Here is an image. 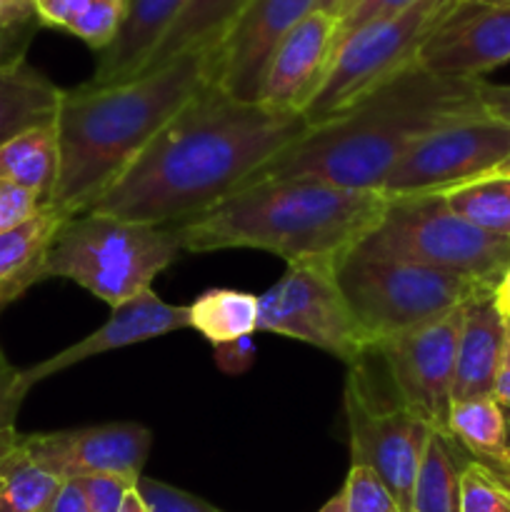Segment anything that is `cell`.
I'll return each instance as SVG.
<instances>
[{"instance_id":"4","label":"cell","mask_w":510,"mask_h":512,"mask_svg":"<svg viewBox=\"0 0 510 512\" xmlns=\"http://www.w3.org/2000/svg\"><path fill=\"white\" fill-rule=\"evenodd\" d=\"M380 190H350L313 178L258 180L205 213L173 225L185 253L253 248L285 263H340L383 218Z\"/></svg>"},{"instance_id":"26","label":"cell","mask_w":510,"mask_h":512,"mask_svg":"<svg viewBox=\"0 0 510 512\" xmlns=\"http://www.w3.org/2000/svg\"><path fill=\"white\" fill-rule=\"evenodd\" d=\"M260 298L248 290L210 288L188 305V328L210 345L253 338L258 333Z\"/></svg>"},{"instance_id":"33","label":"cell","mask_w":510,"mask_h":512,"mask_svg":"<svg viewBox=\"0 0 510 512\" xmlns=\"http://www.w3.org/2000/svg\"><path fill=\"white\" fill-rule=\"evenodd\" d=\"M415 3H420V0H360L348 15H343V18L338 20L333 55L353 33H358V30L368 28V25L373 23H380V20H388L393 18V15L405 13V10L413 8Z\"/></svg>"},{"instance_id":"15","label":"cell","mask_w":510,"mask_h":512,"mask_svg":"<svg viewBox=\"0 0 510 512\" xmlns=\"http://www.w3.org/2000/svg\"><path fill=\"white\" fill-rule=\"evenodd\" d=\"M415 60L440 78L483 80L510 60V3L463 0L430 33Z\"/></svg>"},{"instance_id":"20","label":"cell","mask_w":510,"mask_h":512,"mask_svg":"<svg viewBox=\"0 0 510 512\" xmlns=\"http://www.w3.org/2000/svg\"><path fill=\"white\" fill-rule=\"evenodd\" d=\"M65 215L45 205L38 215L0 235V310L45 280V260Z\"/></svg>"},{"instance_id":"48","label":"cell","mask_w":510,"mask_h":512,"mask_svg":"<svg viewBox=\"0 0 510 512\" xmlns=\"http://www.w3.org/2000/svg\"><path fill=\"white\" fill-rule=\"evenodd\" d=\"M490 175H503V178H510V158L505 160V163H500Z\"/></svg>"},{"instance_id":"24","label":"cell","mask_w":510,"mask_h":512,"mask_svg":"<svg viewBox=\"0 0 510 512\" xmlns=\"http://www.w3.org/2000/svg\"><path fill=\"white\" fill-rule=\"evenodd\" d=\"M445 433L468 458L478 460L485 468H503L510 463L505 413L495 398L460 400L450 405Z\"/></svg>"},{"instance_id":"12","label":"cell","mask_w":510,"mask_h":512,"mask_svg":"<svg viewBox=\"0 0 510 512\" xmlns=\"http://www.w3.org/2000/svg\"><path fill=\"white\" fill-rule=\"evenodd\" d=\"M463 308L375 345L398 398L428 420L435 433H445L453 405L455 358H458Z\"/></svg>"},{"instance_id":"51","label":"cell","mask_w":510,"mask_h":512,"mask_svg":"<svg viewBox=\"0 0 510 512\" xmlns=\"http://www.w3.org/2000/svg\"><path fill=\"white\" fill-rule=\"evenodd\" d=\"M498 475V478H503V480H510V473H495Z\"/></svg>"},{"instance_id":"8","label":"cell","mask_w":510,"mask_h":512,"mask_svg":"<svg viewBox=\"0 0 510 512\" xmlns=\"http://www.w3.org/2000/svg\"><path fill=\"white\" fill-rule=\"evenodd\" d=\"M343 405L350 465L373 470L400 512H410L415 480L435 428L398 398L373 348L348 365Z\"/></svg>"},{"instance_id":"5","label":"cell","mask_w":510,"mask_h":512,"mask_svg":"<svg viewBox=\"0 0 510 512\" xmlns=\"http://www.w3.org/2000/svg\"><path fill=\"white\" fill-rule=\"evenodd\" d=\"M183 253L173 225L80 213L60 225L45 260V278L73 280L115 308L150 290Z\"/></svg>"},{"instance_id":"1","label":"cell","mask_w":510,"mask_h":512,"mask_svg":"<svg viewBox=\"0 0 510 512\" xmlns=\"http://www.w3.org/2000/svg\"><path fill=\"white\" fill-rule=\"evenodd\" d=\"M308 130L298 110L243 103L210 85L190 100L88 213L178 225L230 198Z\"/></svg>"},{"instance_id":"35","label":"cell","mask_w":510,"mask_h":512,"mask_svg":"<svg viewBox=\"0 0 510 512\" xmlns=\"http://www.w3.org/2000/svg\"><path fill=\"white\" fill-rule=\"evenodd\" d=\"M25 395H28V388L23 385V370L10 365L3 348H0V438L18 433L15 418H18Z\"/></svg>"},{"instance_id":"10","label":"cell","mask_w":510,"mask_h":512,"mask_svg":"<svg viewBox=\"0 0 510 512\" xmlns=\"http://www.w3.org/2000/svg\"><path fill=\"white\" fill-rule=\"evenodd\" d=\"M338 263H290L260 298L258 333H275L330 353L345 365L370 350L335 275Z\"/></svg>"},{"instance_id":"21","label":"cell","mask_w":510,"mask_h":512,"mask_svg":"<svg viewBox=\"0 0 510 512\" xmlns=\"http://www.w3.org/2000/svg\"><path fill=\"white\" fill-rule=\"evenodd\" d=\"M63 88L25 58L0 63V145L38 125L55 123Z\"/></svg>"},{"instance_id":"49","label":"cell","mask_w":510,"mask_h":512,"mask_svg":"<svg viewBox=\"0 0 510 512\" xmlns=\"http://www.w3.org/2000/svg\"><path fill=\"white\" fill-rule=\"evenodd\" d=\"M358 3H360V0H343V8H340V15H338V20L343 18V15H348L350 10H353L355 5H358Z\"/></svg>"},{"instance_id":"3","label":"cell","mask_w":510,"mask_h":512,"mask_svg":"<svg viewBox=\"0 0 510 512\" xmlns=\"http://www.w3.org/2000/svg\"><path fill=\"white\" fill-rule=\"evenodd\" d=\"M218 45L190 50L123 83L63 90L55 135L58 178L48 205L65 218L88 213L145 145L215 83Z\"/></svg>"},{"instance_id":"16","label":"cell","mask_w":510,"mask_h":512,"mask_svg":"<svg viewBox=\"0 0 510 512\" xmlns=\"http://www.w3.org/2000/svg\"><path fill=\"white\" fill-rule=\"evenodd\" d=\"M180 330H188V305H170L153 288L143 290L135 298L115 305L110 318L95 333L85 335L70 348L55 353L53 358H45L43 363L23 370V385L30 390L40 380L53 378L85 360L180 333Z\"/></svg>"},{"instance_id":"27","label":"cell","mask_w":510,"mask_h":512,"mask_svg":"<svg viewBox=\"0 0 510 512\" xmlns=\"http://www.w3.org/2000/svg\"><path fill=\"white\" fill-rule=\"evenodd\" d=\"M463 448L448 433H433L413 490L410 512H460Z\"/></svg>"},{"instance_id":"23","label":"cell","mask_w":510,"mask_h":512,"mask_svg":"<svg viewBox=\"0 0 510 512\" xmlns=\"http://www.w3.org/2000/svg\"><path fill=\"white\" fill-rule=\"evenodd\" d=\"M55 123L38 125L0 145V183L35 193L48 203L58 178Z\"/></svg>"},{"instance_id":"7","label":"cell","mask_w":510,"mask_h":512,"mask_svg":"<svg viewBox=\"0 0 510 512\" xmlns=\"http://www.w3.org/2000/svg\"><path fill=\"white\" fill-rule=\"evenodd\" d=\"M355 250L448 270L493 290L510 268V240L460 218L440 193L390 198L380 223Z\"/></svg>"},{"instance_id":"37","label":"cell","mask_w":510,"mask_h":512,"mask_svg":"<svg viewBox=\"0 0 510 512\" xmlns=\"http://www.w3.org/2000/svg\"><path fill=\"white\" fill-rule=\"evenodd\" d=\"M45 205L48 203L35 193H30V190L0 183V235L38 215Z\"/></svg>"},{"instance_id":"6","label":"cell","mask_w":510,"mask_h":512,"mask_svg":"<svg viewBox=\"0 0 510 512\" xmlns=\"http://www.w3.org/2000/svg\"><path fill=\"white\" fill-rule=\"evenodd\" d=\"M335 275L370 348L493 293V288L465 275L373 258L360 250L345 255Z\"/></svg>"},{"instance_id":"39","label":"cell","mask_w":510,"mask_h":512,"mask_svg":"<svg viewBox=\"0 0 510 512\" xmlns=\"http://www.w3.org/2000/svg\"><path fill=\"white\" fill-rule=\"evenodd\" d=\"M480 105L488 115L510 125V85H495L480 80Z\"/></svg>"},{"instance_id":"40","label":"cell","mask_w":510,"mask_h":512,"mask_svg":"<svg viewBox=\"0 0 510 512\" xmlns=\"http://www.w3.org/2000/svg\"><path fill=\"white\" fill-rule=\"evenodd\" d=\"M50 512H90L78 480H65V483L60 485V493L58 498H55Z\"/></svg>"},{"instance_id":"29","label":"cell","mask_w":510,"mask_h":512,"mask_svg":"<svg viewBox=\"0 0 510 512\" xmlns=\"http://www.w3.org/2000/svg\"><path fill=\"white\" fill-rule=\"evenodd\" d=\"M63 483L65 480L30 463L15 440L3 458L0 512H50Z\"/></svg>"},{"instance_id":"14","label":"cell","mask_w":510,"mask_h":512,"mask_svg":"<svg viewBox=\"0 0 510 512\" xmlns=\"http://www.w3.org/2000/svg\"><path fill=\"white\" fill-rule=\"evenodd\" d=\"M313 10L320 0H248L215 50V85L230 98L258 103L270 55Z\"/></svg>"},{"instance_id":"19","label":"cell","mask_w":510,"mask_h":512,"mask_svg":"<svg viewBox=\"0 0 510 512\" xmlns=\"http://www.w3.org/2000/svg\"><path fill=\"white\" fill-rule=\"evenodd\" d=\"M188 0H128V15L118 38L98 53V65L90 75L88 88L123 83L143 73L153 50L175 23Z\"/></svg>"},{"instance_id":"30","label":"cell","mask_w":510,"mask_h":512,"mask_svg":"<svg viewBox=\"0 0 510 512\" xmlns=\"http://www.w3.org/2000/svg\"><path fill=\"white\" fill-rule=\"evenodd\" d=\"M460 512H510V485L468 458L460 470Z\"/></svg>"},{"instance_id":"36","label":"cell","mask_w":510,"mask_h":512,"mask_svg":"<svg viewBox=\"0 0 510 512\" xmlns=\"http://www.w3.org/2000/svg\"><path fill=\"white\" fill-rule=\"evenodd\" d=\"M78 485L80 490H83L85 503H88L90 512H120L125 495L135 488V483H130V480H123V478H115V475H93V478H80Z\"/></svg>"},{"instance_id":"38","label":"cell","mask_w":510,"mask_h":512,"mask_svg":"<svg viewBox=\"0 0 510 512\" xmlns=\"http://www.w3.org/2000/svg\"><path fill=\"white\" fill-rule=\"evenodd\" d=\"M255 355H258V348H255L253 338H238L230 340V343L213 345L215 365H218L225 375L248 373L255 363Z\"/></svg>"},{"instance_id":"52","label":"cell","mask_w":510,"mask_h":512,"mask_svg":"<svg viewBox=\"0 0 510 512\" xmlns=\"http://www.w3.org/2000/svg\"><path fill=\"white\" fill-rule=\"evenodd\" d=\"M505 483H508V485H510V480H505Z\"/></svg>"},{"instance_id":"34","label":"cell","mask_w":510,"mask_h":512,"mask_svg":"<svg viewBox=\"0 0 510 512\" xmlns=\"http://www.w3.org/2000/svg\"><path fill=\"white\" fill-rule=\"evenodd\" d=\"M135 488H138V493L143 495V500L153 512H223L205 503L198 495H190L155 478H145V475L138 480Z\"/></svg>"},{"instance_id":"32","label":"cell","mask_w":510,"mask_h":512,"mask_svg":"<svg viewBox=\"0 0 510 512\" xmlns=\"http://www.w3.org/2000/svg\"><path fill=\"white\" fill-rule=\"evenodd\" d=\"M343 495L345 512H400L378 475L363 465H350Z\"/></svg>"},{"instance_id":"28","label":"cell","mask_w":510,"mask_h":512,"mask_svg":"<svg viewBox=\"0 0 510 512\" xmlns=\"http://www.w3.org/2000/svg\"><path fill=\"white\" fill-rule=\"evenodd\" d=\"M453 213L485 233L510 240V178L485 175L440 193Z\"/></svg>"},{"instance_id":"2","label":"cell","mask_w":510,"mask_h":512,"mask_svg":"<svg viewBox=\"0 0 510 512\" xmlns=\"http://www.w3.org/2000/svg\"><path fill=\"white\" fill-rule=\"evenodd\" d=\"M478 113H485L480 80L440 78L415 60L338 115L308 125L248 185L313 178L350 190H380L418 140Z\"/></svg>"},{"instance_id":"50","label":"cell","mask_w":510,"mask_h":512,"mask_svg":"<svg viewBox=\"0 0 510 512\" xmlns=\"http://www.w3.org/2000/svg\"><path fill=\"white\" fill-rule=\"evenodd\" d=\"M478 3H510V0H478Z\"/></svg>"},{"instance_id":"13","label":"cell","mask_w":510,"mask_h":512,"mask_svg":"<svg viewBox=\"0 0 510 512\" xmlns=\"http://www.w3.org/2000/svg\"><path fill=\"white\" fill-rule=\"evenodd\" d=\"M30 463L60 480L115 475L138 485L153 448V433L133 420L30 433L18 438Z\"/></svg>"},{"instance_id":"45","label":"cell","mask_w":510,"mask_h":512,"mask_svg":"<svg viewBox=\"0 0 510 512\" xmlns=\"http://www.w3.org/2000/svg\"><path fill=\"white\" fill-rule=\"evenodd\" d=\"M18 435L20 433L5 435V438H0V485H3V458H5V453H8V450L13 448V443H15V440H18Z\"/></svg>"},{"instance_id":"41","label":"cell","mask_w":510,"mask_h":512,"mask_svg":"<svg viewBox=\"0 0 510 512\" xmlns=\"http://www.w3.org/2000/svg\"><path fill=\"white\" fill-rule=\"evenodd\" d=\"M493 398L498 400V403L503 405V408H510V335H508V345H505L503 363H500L498 380H495Z\"/></svg>"},{"instance_id":"42","label":"cell","mask_w":510,"mask_h":512,"mask_svg":"<svg viewBox=\"0 0 510 512\" xmlns=\"http://www.w3.org/2000/svg\"><path fill=\"white\" fill-rule=\"evenodd\" d=\"M493 300H495V305H498L500 313L510 320V268L505 270V275L500 278V283L495 285Z\"/></svg>"},{"instance_id":"47","label":"cell","mask_w":510,"mask_h":512,"mask_svg":"<svg viewBox=\"0 0 510 512\" xmlns=\"http://www.w3.org/2000/svg\"><path fill=\"white\" fill-rule=\"evenodd\" d=\"M505 413V428H508V453H510V408H503ZM493 473H510V463L503 465V468H490Z\"/></svg>"},{"instance_id":"17","label":"cell","mask_w":510,"mask_h":512,"mask_svg":"<svg viewBox=\"0 0 510 512\" xmlns=\"http://www.w3.org/2000/svg\"><path fill=\"white\" fill-rule=\"evenodd\" d=\"M335 33L338 18L325 10H313L308 18L300 20L270 55L258 103L265 108L303 113L328 73Z\"/></svg>"},{"instance_id":"18","label":"cell","mask_w":510,"mask_h":512,"mask_svg":"<svg viewBox=\"0 0 510 512\" xmlns=\"http://www.w3.org/2000/svg\"><path fill=\"white\" fill-rule=\"evenodd\" d=\"M508 335L510 320L498 310L493 293L480 295L465 305L455 358L453 403L493 398Z\"/></svg>"},{"instance_id":"22","label":"cell","mask_w":510,"mask_h":512,"mask_svg":"<svg viewBox=\"0 0 510 512\" xmlns=\"http://www.w3.org/2000/svg\"><path fill=\"white\" fill-rule=\"evenodd\" d=\"M248 0H188L175 23L160 40L158 48L153 50L150 60L145 63L143 73L170 63L178 55L190 53V50L210 48L223 40L233 20L238 18L240 10ZM140 73V75H143Z\"/></svg>"},{"instance_id":"25","label":"cell","mask_w":510,"mask_h":512,"mask_svg":"<svg viewBox=\"0 0 510 512\" xmlns=\"http://www.w3.org/2000/svg\"><path fill=\"white\" fill-rule=\"evenodd\" d=\"M40 28L63 30L103 53L128 15V0H35Z\"/></svg>"},{"instance_id":"31","label":"cell","mask_w":510,"mask_h":512,"mask_svg":"<svg viewBox=\"0 0 510 512\" xmlns=\"http://www.w3.org/2000/svg\"><path fill=\"white\" fill-rule=\"evenodd\" d=\"M38 28L35 0H0V63L25 58V45Z\"/></svg>"},{"instance_id":"46","label":"cell","mask_w":510,"mask_h":512,"mask_svg":"<svg viewBox=\"0 0 510 512\" xmlns=\"http://www.w3.org/2000/svg\"><path fill=\"white\" fill-rule=\"evenodd\" d=\"M340 8H343V0H320V10L335 15V18L340 15Z\"/></svg>"},{"instance_id":"44","label":"cell","mask_w":510,"mask_h":512,"mask_svg":"<svg viewBox=\"0 0 510 512\" xmlns=\"http://www.w3.org/2000/svg\"><path fill=\"white\" fill-rule=\"evenodd\" d=\"M318 512H345V495H343V490H340L338 495H333V498H330L328 503H325Z\"/></svg>"},{"instance_id":"9","label":"cell","mask_w":510,"mask_h":512,"mask_svg":"<svg viewBox=\"0 0 510 512\" xmlns=\"http://www.w3.org/2000/svg\"><path fill=\"white\" fill-rule=\"evenodd\" d=\"M458 3L463 0H420L405 13L350 35L335 50L323 83L305 105L303 115L308 125L333 118L415 63L430 33L448 18Z\"/></svg>"},{"instance_id":"43","label":"cell","mask_w":510,"mask_h":512,"mask_svg":"<svg viewBox=\"0 0 510 512\" xmlns=\"http://www.w3.org/2000/svg\"><path fill=\"white\" fill-rule=\"evenodd\" d=\"M120 512H153V510L148 508V503H145L143 495L138 493V488H133L128 495H125Z\"/></svg>"},{"instance_id":"11","label":"cell","mask_w":510,"mask_h":512,"mask_svg":"<svg viewBox=\"0 0 510 512\" xmlns=\"http://www.w3.org/2000/svg\"><path fill=\"white\" fill-rule=\"evenodd\" d=\"M510 158V125L488 113L458 120L425 135L385 178V198L445 193L485 178Z\"/></svg>"}]
</instances>
